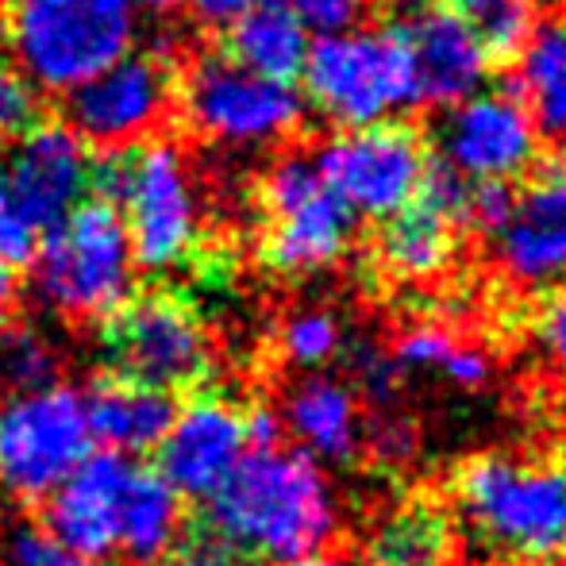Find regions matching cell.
<instances>
[{"instance_id":"cell-1","label":"cell","mask_w":566,"mask_h":566,"mask_svg":"<svg viewBox=\"0 0 566 566\" xmlns=\"http://www.w3.org/2000/svg\"><path fill=\"white\" fill-rule=\"evenodd\" d=\"M339 532V493L305 451H247L235 474L205 501L193 563L282 566L328 552Z\"/></svg>"},{"instance_id":"cell-2","label":"cell","mask_w":566,"mask_h":566,"mask_svg":"<svg viewBox=\"0 0 566 566\" xmlns=\"http://www.w3.org/2000/svg\"><path fill=\"white\" fill-rule=\"evenodd\" d=\"M470 547L501 566H552L566 552V462L478 454L451 482Z\"/></svg>"},{"instance_id":"cell-3","label":"cell","mask_w":566,"mask_h":566,"mask_svg":"<svg viewBox=\"0 0 566 566\" xmlns=\"http://www.w3.org/2000/svg\"><path fill=\"white\" fill-rule=\"evenodd\" d=\"M90 189L124 220L135 270L166 274L201 239V197L186 155L174 143L143 139L93 163Z\"/></svg>"},{"instance_id":"cell-4","label":"cell","mask_w":566,"mask_h":566,"mask_svg":"<svg viewBox=\"0 0 566 566\" xmlns=\"http://www.w3.org/2000/svg\"><path fill=\"white\" fill-rule=\"evenodd\" d=\"M12 66L43 93H70L135 43L132 0H12Z\"/></svg>"},{"instance_id":"cell-5","label":"cell","mask_w":566,"mask_h":566,"mask_svg":"<svg viewBox=\"0 0 566 566\" xmlns=\"http://www.w3.org/2000/svg\"><path fill=\"white\" fill-rule=\"evenodd\" d=\"M35 297L66 321H108L132 301L135 259L113 205L82 201L35 247Z\"/></svg>"},{"instance_id":"cell-6","label":"cell","mask_w":566,"mask_h":566,"mask_svg":"<svg viewBox=\"0 0 566 566\" xmlns=\"http://www.w3.org/2000/svg\"><path fill=\"white\" fill-rule=\"evenodd\" d=\"M301 77L308 105L343 132L394 124L420 105L412 59L394 28H347L321 35L308 46Z\"/></svg>"},{"instance_id":"cell-7","label":"cell","mask_w":566,"mask_h":566,"mask_svg":"<svg viewBox=\"0 0 566 566\" xmlns=\"http://www.w3.org/2000/svg\"><path fill=\"white\" fill-rule=\"evenodd\" d=\"M85 394L43 386L4 394L0 401V493L12 501H46L93 454Z\"/></svg>"},{"instance_id":"cell-8","label":"cell","mask_w":566,"mask_h":566,"mask_svg":"<svg viewBox=\"0 0 566 566\" xmlns=\"http://www.w3.org/2000/svg\"><path fill=\"white\" fill-rule=\"evenodd\" d=\"M181 113L209 143L231 150H262L297 132L305 101L290 82L254 74L228 54H205L181 82Z\"/></svg>"},{"instance_id":"cell-9","label":"cell","mask_w":566,"mask_h":566,"mask_svg":"<svg viewBox=\"0 0 566 566\" xmlns=\"http://www.w3.org/2000/svg\"><path fill=\"white\" fill-rule=\"evenodd\" d=\"M262 262L285 277H308L343 262L355 217L332 197L308 155H285L262 178Z\"/></svg>"},{"instance_id":"cell-10","label":"cell","mask_w":566,"mask_h":566,"mask_svg":"<svg viewBox=\"0 0 566 566\" xmlns=\"http://www.w3.org/2000/svg\"><path fill=\"white\" fill-rule=\"evenodd\" d=\"M316 174L332 197L363 220H381L417 201L428 174V150L420 135L405 124L350 127L313 155Z\"/></svg>"},{"instance_id":"cell-11","label":"cell","mask_w":566,"mask_h":566,"mask_svg":"<svg viewBox=\"0 0 566 566\" xmlns=\"http://www.w3.org/2000/svg\"><path fill=\"white\" fill-rule=\"evenodd\" d=\"M105 355L116 378L163 394L197 386L212 366V343L201 316L174 293L132 297L105 324Z\"/></svg>"},{"instance_id":"cell-12","label":"cell","mask_w":566,"mask_h":566,"mask_svg":"<svg viewBox=\"0 0 566 566\" xmlns=\"http://www.w3.org/2000/svg\"><path fill=\"white\" fill-rule=\"evenodd\" d=\"M539 127L513 90H478L454 101L436 127L440 166L478 186H513L536 170Z\"/></svg>"},{"instance_id":"cell-13","label":"cell","mask_w":566,"mask_h":566,"mask_svg":"<svg viewBox=\"0 0 566 566\" xmlns=\"http://www.w3.org/2000/svg\"><path fill=\"white\" fill-rule=\"evenodd\" d=\"M174 105V74L163 54L127 51L113 66L66 93L70 132L85 147L124 150L150 139Z\"/></svg>"},{"instance_id":"cell-14","label":"cell","mask_w":566,"mask_h":566,"mask_svg":"<svg viewBox=\"0 0 566 566\" xmlns=\"http://www.w3.org/2000/svg\"><path fill=\"white\" fill-rule=\"evenodd\" d=\"M93 158L66 124H31L4 166L8 201L35 231H51L90 193Z\"/></svg>"},{"instance_id":"cell-15","label":"cell","mask_w":566,"mask_h":566,"mask_svg":"<svg viewBox=\"0 0 566 566\" xmlns=\"http://www.w3.org/2000/svg\"><path fill=\"white\" fill-rule=\"evenodd\" d=\"M493 262L516 290H555L566 282V158L544 163L513 197L493 235Z\"/></svg>"},{"instance_id":"cell-16","label":"cell","mask_w":566,"mask_h":566,"mask_svg":"<svg viewBox=\"0 0 566 566\" xmlns=\"http://www.w3.org/2000/svg\"><path fill=\"white\" fill-rule=\"evenodd\" d=\"M158 474L181 493V501H209L247 459L243 409L220 394H197L181 409L158 443Z\"/></svg>"},{"instance_id":"cell-17","label":"cell","mask_w":566,"mask_h":566,"mask_svg":"<svg viewBox=\"0 0 566 566\" xmlns=\"http://www.w3.org/2000/svg\"><path fill=\"white\" fill-rule=\"evenodd\" d=\"M394 31L412 59L420 101L448 108L478 93L490 77V51L482 39L436 0H405L401 23Z\"/></svg>"},{"instance_id":"cell-18","label":"cell","mask_w":566,"mask_h":566,"mask_svg":"<svg viewBox=\"0 0 566 566\" xmlns=\"http://www.w3.org/2000/svg\"><path fill=\"white\" fill-rule=\"evenodd\" d=\"M135 467L127 454L93 451L51 497L43 501V524L74 555L101 563L116 555L119 509Z\"/></svg>"},{"instance_id":"cell-19","label":"cell","mask_w":566,"mask_h":566,"mask_svg":"<svg viewBox=\"0 0 566 566\" xmlns=\"http://www.w3.org/2000/svg\"><path fill=\"white\" fill-rule=\"evenodd\" d=\"M282 428L316 462H350L363 448V401L350 381L328 370L297 378L282 397Z\"/></svg>"},{"instance_id":"cell-20","label":"cell","mask_w":566,"mask_h":566,"mask_svg":"<svg viewBox=\"0 0 566 566\" xmlns=\"http://www.w3.org/2000/svg\"><path fill=\"white\" fill-rule=\"evenodd\" d=\"M181 539H186L181 493L158 470L135 467L124 493V509H119L116 552L135 566H158L178 552Z\"/></svg>"},{"instance_id":"cell-21","label":"cell","mask_w":566,"mask_h":566,"mask_svg":"<svg viewBox=\"0 0 566 566\" xmlns=\"http://www.w3.org/2000/svg\"><path fill=\"white\" fill-rule=\"evenodd\" d=\"M85 409H90L93 440L105 443V451L139 454L163 443L178 405H174L170 394H163L155 386L113 378V381H101L85 397Z\"/></svg>"},{"instance_id":"cell-22","label":"cell","mask_w":566,"mask_h":566,"mask_svg":"<svg viewBox=\"0 0 566 566\" xmlns=\"http://www.w3.org/2000/svg\"><path fill=\"white\" fill-rule=\"evenodd\" d=\"M454 254H459V224L424 201L405 205L397 217L381 224L378 262L397 282H436L451 270Z\"/></svg>"},{"instance_id":"cell-23","label":"cell","mask_w":566,"mask_h":566,"mask_svg":"<svg viewBox=\"0 0 566 566\" xmlns=\"http://www.w3.org/2000/svg\"><path fill=\"white\" fill-rule=\"evenodd\" d=\"M374 566H448L454 559V521L428 497L397 501L366 536Z\"/></svg>"},{"instance_id":"cell-24","label":"cell","mask_w":566,"mask_h":566,"mask_svg":"<svg viewBox=\"0 0 566 566\" xmlns=\"http://www.w3.org/2000/svg\"><path fill=\"white\" fill-rule=\"evenodd\" d=\"M308 46H313L308 31L277 0H266L228 28V59L274 82L293 85V77L305 70Z\"/></svg>"},{"instance_id":"cell-25","label":"cell","mask_w":566,"mask_h":566,"mask_svg":"<svg viewBox=\"0 0 566 566\" xmlns=\"http://www.w3.org/2000/svg\"><path fill=\"white\" fill-rule=\"evenodd\" d=\"M516 82L539 135H566V20H536L516 51Z\"/></svg>"},{"instance_id":"cell-26","label":"cell","mask_w":566,"mask_h":566,"mask_svg":"<svg viewBox=\"0 0 566 566\" xmlns=\"http://www.w3.org/2000/svg\"><path fill=\"white\" fill-rule=\"evenodd\" d=\"M397 370L436 374L459 389H482L493 378V358L482 347L459 339L443 324H412L394 347Z\"/></svg>"},{"instance_id":"cell-27","label":"cell","mask_w":566,"mask_h":566,"mask_svg":"<svg viewBox=\"0 0 566 566\" xmlns=\"http://www.w3.org/2000/svg\"><path fill=\"white\" fill-rule=\"evenodd\" d=\"M347 347V332H343V321L332 308L321 305H305L293 308L290 316L277 328V350L290 366L305 374H316L324 366H332Z\"/></svg>"},{"instance_id":"cell-28","label":"cell","mask_w":566,"mask_h":566,"mask_svg":"<svg viewBox=\"0 0 566 566\" xmlns=\"http://www.w3.org/2000/svg\"><path fill=\"white\" fill-rule=\"evenodd\" d=\"M443 8H451L490 54H516L536 28L532 0H443Z\"/></svg>"},{"instance_id":"cell-29","label":"cell","mask_w":566,"mask_h":566,"mask_svg":"<svg viewBox=\"0 0 566 566\" xmlns=\"http://www.w3.org/2000/svg\"><path fill=\"white\" fill-rule=\"evenodd\" d=\"M59 381V350L35 328L0 332V386L8 394H28Z\"/></svg>"},{"instance_id":"cell-30","label":"cell","mask_w":566,"mask_h":566,"mask_svg":"<svg viewBox=\"0 0 566 566\" xmlns=\"http://www.w3.org/2000/svg\"><path fill=\"white\" fill-rule=\"evenodd\" d=\"M0 566H97L74 555L43 521H12L0 532Z\"/></svg>"},{"instance_id":"cell-31","label":"cell","mask_w":566,"mask_h":566,"mask_svg":"<svg viewBox=\"0 0 566 566\" xmlns=\"http://www.w3.org/2000/svg\"><path fill=\"white\" fill-rule=\"evenodd\" d=\"M39 90L12 66L0 62V135H20L35 124Z\"/></svg>"},{"instance_id":"cell-32","label":"cell","mask_w":566,"mask_h":566,"mask_svg":"<svg viewBox=\"0 0 566 566\" xmlns=\"http://www.w3.org/2000/svg\"><path fill=\"white\" fill-rule=\"evenodd\" d=\"M277 4L297 15L305 31H321V35L358 28L366 12V0H277Z\"/></svg>"},{"instance_id":"cell-33","label":"cell","mask_w":566,"mask_h":566,"mask_svg":"<svg viewBox=\"0 0 566 566\" xmlns=\"http://www.w3.org/2000/svg\"><path fill=\"white\" fill-rule=\"evenodd\" d=\"M532 339H536V350L544 355V363L566 374V282L555 285L544 305H539Z\"/></svg>"},{"instance_id":"cell-34","label":"cell","mask_w":566,"mask_h":566,"mask_svg":"<svg viewBox=\"0 0 566 566\" xmlns=\"http://www.w3.org/2000/svg\"><path fill=\"white\" fill-rule=\"evenodd\" d=\"M509 209H513V189L509 186H478V181H470L462 228H478L485 235H497L501 224L509 220Z\"/></svg>"},{"instance_id":"cell-35","label":"cell","mask_w":566,"mask_h":566,"mask_svg":"<svg viewBox=\"0 0 566 566\" xmlns=\"http://www.w3.org/2000/svg\"><path fill=\"white\" fill-rule=\"evenodd\" d=\"M243 428H247V448L251 451H270V448H282V417L277 409L270 405H254V409L243 412Z\"/></svg>"},{"instance_id":"cell-36","label":"cell","mask_w":566,"mask_h":566,"mask_svg":"<svg viewBox=\"0 0 566 566\" xmlns=\"http://www.w3.org/2000/svg\"><path fill=\"white\" fill-rule=\"evenodd\" d=\"M266 0H193L197 15H201L205 23H217V28H231L235 20H243L247 12H254V8H262Z\"/></svg>"},{"instance_id":"cell-37","label":"cell","mask_w":566,"mask_h":566,"mask_svg":"<svg viewBox=\"0 0 566 566\" xmlns=\"http://www.w3.org/2000/svg\"><path fill=\"white\" fill-rule=\"evenodd\" d=\"M374 436H378V451L386 454V459H405V454L412 451V428L405 424V420H394V424L381 420Z\"/></svg>"},{"instance_id":"cell-38","label":"cell","mask_w":566,"mask_h":566,"mask_svg":"<svg viewBox=\"0 0 566 566\" xmlns=\"http://www.w3.org/2000/svg\"><path fill=\"white\" fill-rule=\"evenodd\" d=\"M135 8H143V12H155V15H170V12H181V8H189L193 0H132Z\"/></svg>"},{"instance_id":"cell-39","label":"cell","mask_w":566,"mask_h":566,"mask_svg":"<svg viewBox=\"0 0 566 566\" xmlns=\"http://www.w3.org/2000/svg\"><path fill=\"white\" fill-rule=\"evenodd\" d=\"M282 566H347V563H343L339 555L321 552V555H305V559H293V563H282Z\"/></svg>"},{"instance_id":"cell-40","label":"cell","mask_w":566,"mask_h":566,"mask_svg":"<svg viewBox=\"0 0 566 566\" xmlns=\"http://www.w3.org/2000/svg\"><path fill=\"white\" fill-rule=\"evenodd\" d=\"M12 297V270L0 266V332H4V301Z\"/></svg>"},{"instance_id":"cell-41","label":"cell","mask_w":566,"mask_h":566,"mask_svg":"<svg viewBox=\"0 0 566 566\" xmlns=\"http://www.w3.org/2000/svg\"><path fill=\"white\" fill-rule=\"evenodd\" d=\"M8 205H12V201H8V186H4V166H0V209H8Z\"/></svg>"},{"instance_id":"cell-42","label":"cell","mask_w":566,"mask_h":566,"mask_svg":"<svg viewBox=\"0 0 566 566\" xmlns=\"http://www.w3.org/2000/svg\"><path fill=\"white\" fill-rule=\"evenodd\" d=\"M555 566H566V552L559 555V559H555Z\"/></svg>"},{"instance_id":"cell-43","label":"cell","mask_w":566,"mask_h":566,"mask_svg":"<svg viewBox=\"0 0 566 566\" xmlns=\"http://www.w3.org/2000/svg\"><path fill=\"white\" fill-rule=\"evenodd\" d=\"M186 566H205V563H186Z\"/></svg>"}]
</instances>
